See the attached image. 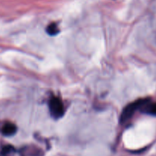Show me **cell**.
I'll return each mask as SVG.
<instances>
[{
  "instance_id": "obj_1",
  "label": "cell",
  "mask_w": 156,
  "mask_h": 156,
  "mask_svg": "<svg viewBox=\"0 0 156 156\" xmlns=\"http://www.w3.org/2000/svg\"><path fill=\"white\" fill-rule=\"evenodd\" d=\"M148 100H149V98H141L136 101L132 102V103H130L129 105H128L127 106L123 109V111H122L120 118V123H123L127 122L128 120L133 116V114H135L136 111H138V110H140L141 107L143 106Z\"/></svg>"
},
{
  "instance_id": "obj_3",
  "label": "cell",
  "mask_w": 156,
  "mask_h": 156,
  "mask_svg": "<svg viewBox=\"0 0 156 156\" xmlns=\"http://www.w3.org/2000/svg\"><path fill=\"white\" fill-rule=\"evenodd\" d=\"M140 111L148 115L156 116V102H152L149 98V100L141 107Z\"/></svg>"
},
{
  "instance_id": "obj_4",
  "label": "cell",
  "mask_w": 156,
  "mask_h": 156,
  "mask_svg": "<svg viewBox=\"0 0 156 156\" xmlns=\"http://www.w3.org/2000/svg\"><path fill=\"white\" fill-rule=\"evenodd\" d=\"M17 131V127L15 124L13 123H6L2 128V133L5 136H10L14 135V134L16 133Z\"/></svg>"
},
{
  "instance_id": "obj_5",
  "label": "cell",
  "mask_w": 156,
  "mask_h": 156,
  "mask_svg": "<svg viewBox=\"0 0 156 156\" xmlns=\"http://www.w3.org/2000/svg\"><path fill=\"white\" fill-rule=\"evenodd\" d=\"M59 32V27L56 23H51L49 24L47 27V33L50 36H54L56 35Z\"/></svg>"
},
{
  "instance_id": "obj_2",
  "label": "cell",
  "mask_w": 156,
  "mask_h": 156,
  "mask_svg": "<svg viewBox=\"0 0 156 156\" xmlns=\"http://www.w3.org/2000/svg\"><path fill=\"white\" fill-rule=\"evenodd\" d=\"M50 114L55 119H59L64 115L65 109L62 101L57 97H52L49 101Z\"/></svg>"
}]
</instances>
